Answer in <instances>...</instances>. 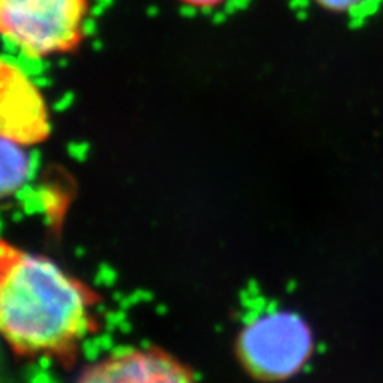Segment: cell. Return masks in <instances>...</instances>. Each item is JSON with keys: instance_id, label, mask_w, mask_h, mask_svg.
I'll return each mask as SVG.
<instances>
[{"instance_id": "5", "label": "cell", "mask_w": 383, "mask_h": 383, "mask_svg": "<svg viewBox=\"0 0 383 383\" xmlns=\"http://www.w3.org/2000/svg\"><path fill=\"white\" fill-rule=\"evenodd\" d=\"M79 383H196L192 372L158 349H128L86 371Z\"/></svg>"}, {"instance_id": "2", "label": "cell", "mask_w": 383, "mask_h": 383, "mask_svg": "<svg viewBox=\"0 0 383 383\" xmlns=\"http://www.w3.org/2000/svg\"><path fill=\"white\" fill-rule=\"evenodd\" d=\"M90 0H0L5 40L29 57L67 55L85 40Z\"/></svg>"}, {"instance_id": "3", "label": "cell", "mask_w": 383, "mask_h": 383, "mask_svg": "<svg viewBox=\"0 0 383 383\" xmlns=\"http://www.w3.org/2000/svg\"><path fill=\"white\" fill-rule=\"evenodd\" d=\"M313 335L299 315L273 311L244 326L238 339V354L244 369L259 380H285L308 361Z\"/></svg>"}, {"instance_id": "6", "label": "cell", "mask_w": 383, "mask_h": 383, "mask_svg": "<svg viewBox=\"0 0 383 383\" xmlns=\"http://www.w3.org/2000/svg\"><path fill=\"white\" fill-rule=\"evenodd\" d=\"M31 174L26 146L2 137V194H14Z\"/></svg>"}, {"instance_id": "7", "label": "cell", "mask_w": 383, "mask_h": 383, "mask_svg": "<svg viewBox=\"0 0 383 383\" xmlns=\"http://www.w3.org/2000/svg\"><path fill=\"white\" fill-rule=\"evenodd\" d=\"M319 7H323L328 12H334V13H345V12H352L367 0H315Z\"/></svg>"}, {"instance_id": "4", "label": "cell", "mask_w": 383, "mask_h": 383, "mask_svg": "<svg viewBox=\"0 0 383 383\" xmlns=\"http://www.w3.org/2000/svg\"><path fill=\"white\" fill-rule=\"evenodd\" d=\"M0 133L26 147L45 142L51 134L50 112L40 88L8 61L0 66Z\"/></svg>"}, {"instance_id": "8", "label": "cell", "mask_w": 383, "mask_h": 383, "mask_svg": "<svg viewBox=\"0 0 383 383\" xmlns=\"http://www.w3.org/2000/svg\"><path fill=\"white\" fill-rule=\"evenodd\" d=\"M179 2L190 5V7L195 8H214L222 5L224 2H227V0H179Z\"/></svg>"}, {"instance_id": "1", "label": "cell", "mask_w": 383, "mask_h": 383, "mask_svg": "<svg viewBox=\"0 0 383 383\" xmlns=\"http://www.w3.org/2000/svg\"><path fill=\"white\" fill-rule=\"evenodd\" d=\"M90 328V295L45 256L3 244L0 329L21 353H60Z\"/></svg>"}]
</instances>
